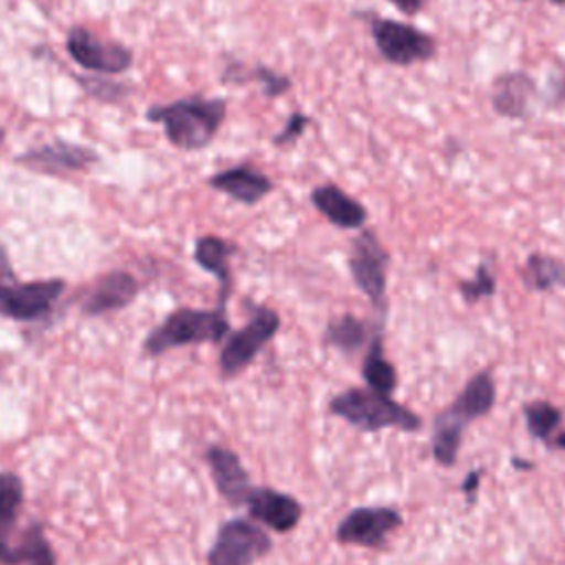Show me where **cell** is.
<instances>
[{
	"label": "cell",
	"instance_id": "5b68a950",
	"mask_svg": "<svg viewBox=\"0 0 565 565\" xmlns=\"http://www.w3.org/2000/svg\"><path fill=\"white\" fill-rule=\"evenodd\" d=\"M280 316L269 307H256L252 318L234 333L225 338L218 355V366L223 377L238 375L252 360L263 351V347L278 333Z\"/></svg>",
	"mask_w": 565,
	"mask_h": 565
},
{
	"label": "cell",
	"instance_id": "9c48e42d",
	"mask_svg": "<svg viewBox=\"0 0 565 565\" xmlns=\"http://www.w3.org/2000/svg\"><path fill=\"white\" fill-rule=\"evenodd\" d=\"M64 287L66 282L60 278L31 282L0 280V316L22 322L38 320L51 311L53 302L62 296Z\"/></svg>",
	"mask_w": 565,
	"mask_h": 565
},
{
	"label": "cell",
	"instance_id": "603a6c76",
	"mask_svg": "<svg viewBox=\"0 0 565 565\" xmlns=\"http://www.w3.org/2000/svg\"><path fill=\"white\" fill-rule=\"evenodd\" d=\"M324 342L342 353H355L366 342V324L351 313L338 316L327 324Z\"/></svg>",
	"mask_w": 565,
	"mask_h": 565
},
{
	"label": "cell",
	"instance_id": "e0dca14e",
	"mask_svg": "<svg viewBox=\"0 0 565 565\" xmlns=\"http://www.w3.org/2000/svg\"><path fill=\"white\" fill-rule=\"evenodd\" d=\"M207 183L210 188L227 194L243 205H254L274 190V181L267 174L254 170L252 166H234L221 170L212 174Z\"/></svg>",
	"mask_w": 565,
	"mask_h": 565
},
{
	"label": "cell",
	"instance_id": "83f0119b",
	"mask_svg": "<svg viewBox=\"0 0 565 565\" xmlns=\"http://www.w3.org/2000/svg\"><path fill=\"white\" fill-rule=\"evenodd\" d=\"M249 77H254L256 82H260L265 97H278V95L287 93L289 86H291V79H289L287 75H280V73L271 71V68H267V66H256V68L249 73Z\"/></svg>",
	"mask_w": 565,
	"mask_h": 565
},
{
	"label": "cell",
	"instance_id": "4dcf8cb0",
	"mask_svg": "<svg viewBox=\"0 0 565 565\" xmlns=\"http://www.w3.org/2000/svg\"><path fill=\"white\" fill-rule=\"evenodd\" d=\"M479 481H481V477H479V470H472V472L466 477V481L461 483V490H463V494H475V492H477V488H479Z\"/></svg>",
	"mask_w": 565,
	"mask_h": 565
},
{
	"label": "cell",
	"instance_id": "7a4b0ae2",
	"mask_svg": "<svg viewBox=\"0 0 565 565\" xmlns=\"http://www.w3.org/2000/svg\"><path fill=\"white\" fill-rule=\"evenodd\" d=\"M227 104L218 97H183L172 104L152 106L146 117L161 121L168 141L181 150H201L218 132L225 121Z\"/></svg>",
	"mask_w": 565,
	"mask_h": 565
},
{
	"label": "cell",
	"instance_id": "8fae6325",
	"mask_svg": "<svg viewBox=\"0 0 565 565\" xmlns=\"http://www.w3.org/2000/svg\"><path fill=\"white\" fill-rule=\"evenodd\" d=\"M68 55L88 71L119 75L130 68L132 51L119 42L102 40L84 26H73L66 35Z\"/></svg>",
	"mask_w": 565,
	"mask_h": 565
},
{
	"label": "cell",
	"instance_id": "52a82bcc",
	"mask_svg": "<svg viewBox=\"0 0 565 565\" xmlns=\"http://www.w3.org/2000/svg\"><path fill=\"white\" fill-rule=\"evenodd\" d=\"M371 35L382 57L397 66L424 62L435 55V40L417 26L399 20H373Z\"/></svg>",
	"mask_w": 565,
	"mask_h": 565
},
{
	"label": "cell",
	"instance_id": "484cf974",
	"mask_svg": "<svg viewBox=\"0 0 565 565\" xmlns=\"http://www.w3.org/2000/svg\"><path fill=\"white\" fill-rule=\"evenodd\" d=\"M494 287H497L494 276L490 274V269H488L486 265H479L472 278L459 282L461 298H463L466 302H470V305L477 302V300H481V298H490V296L494 294Z\"/></svg>",
	"mask_w": 565,
	"mask_h": 565
},
{
	"label": "cell",
	"instance_id": "d6986e66",
	"mask_svg": "<svg viewBox=\"0 0 565 565\" xmlns=\"http://www.w3.org/2000/svg\"><path fill=\"white\" fill-rule=\"evenodd\" d=\"M24 499L22 479L15 472H0V563L11 565V534Z\"/></svg>",
	"mask_w": 565,
	"mask_h": 565
},
{
	"label": "cell",
	"instance_id": "9a60e30c",
	"mask_svg": "<svg viewBox=\"0 0 565 565\" xmlns=\"http://www.w3.org/2000/svg\"><path fill=\"white\" fill-rule=\"evenodd\" d=\"M139 294V282L132 274L128 271H110L104 274L95 287L90 289V294L86 296L82 311L86 316H102L108 311H117L128 307Z\"/></svg>",
	"mask_w": 565,
	"mask_h": 565
},
{
	"label": "cell",
	"instance_id": "4fadbf2b",
	"mask_svg": "<svg viewBox=\"0 0 565 565\" xmlns=\"http://www.w3.org/2000/svg\"><path fill=\"white\" fill-rule=\"evenodd\" d=\"M18 163L29 166L31 170H44V172H77L86 170L90 163L99 161L97 152L88 146L71 143L55 139L51 143L29 148L20 157H15Z\"/></svg>",
	"mask_w": 565,
	"mask_h": 565
},
{
	"label": "cell",
	"instance_id": "7402d4cb",
	"mask_svg": "<svg viewBox=\"0 0 565 565\" xmlns=\"http://www.w3.org/2000/svg\"><path fill=\"white\" fill-rule=\"evenodd\" d=\"M521 278L534 291H550L565 285V263L550 254L534 252L527 256Z\"/></svg>",
	"mask_w": 565,
	"mask_h": 565
},
{
	"label": "cell",
	"instance_id": "30bf717a",
	"mask_svg": "<svg viewBox=\"0 0 565 565\" xmlns=\"http://www.w3.org/2000/svg\"><path fill=\"white\" fill-rule=\"evenodd\" d=\"M402 527V514L384 505H362L344 514L335 527V541L342 545L382 547L386 539Z\"/></svg>",
	"mask_w": 565,
	"mask_h": 565
},
{
	"label": "cell",
	"instance_id": "1f68e13d",
	"mask_svg": "<svg viewBox=\"0 0 565 565\" xmlns=\"http://www.w3.org/2000/svg\"><path fill=\"white\" fill-rule=\"evenodd\" d=\"M0 274L13 278V267H11V263H9V256H7V249H4L2 243H0Z\"/></svg>",
	"mask_w": 565,
	"mask_h": 565
},
{
	"label": "cell",
	"instance_id": "ffe728a7",
	"mask_svg": "<svg viewBox=\"0 0 565 565\" xmlns=\"http://www.w3.org/2000/svg\"><path fill=\"white\" fill-rule=\"evenodd\" d=\"M234 252V245H230L225 238L207 234L196 238L194 243V260L199 263V267H203L205 271L214 274L218 285H221V305L225 307L227 294H230V256Z\"/></svg>",
	"mask_w": 565,
	"mask_h": 565
},
{
	"label": "cell",
	"instance_id": "836d02e7",
	"mask_svg": "<svg viewBox=\"0 0 565 565\" xmlns=\"http://www.w3.org/2000/svg\"><path fill=\"white\" fill-rule=\"evenodd\" d=\"M2 137H4V132H2V128H0V141H2Z\"/></svg>",
	"mask_w": 565,
	"mask_h": 565
},
{
	"label": "cell",
	"instance_id": "5bb4252c",
	"mask_svg": "<svg viewBox=\"0 0 565 565\" xmlns=\"http://www.w3.org/2000/svg\"><path fill=\"white\" fill-rule=\"evenodd\" d=\"M205 461H207V468L212 472L218 494L230 505H245L254 486H252L249 475L243 468L238 455L225 446H210L205 450Z\"/></svg>",
	"mask_w": 565,
	"mask_h": 565
},
{
	"label": "cell",
	"instance_id": "44dd1931",
	"mask_svg": "<svg viewBox=\"0 0 565 565\" xmlns=\"http://www.w3.org/2000/svg\"><path fill=\"white\" fill-rule=\"evenodd\" d=\"M362 377L369 388L384 393V395H393V391L397 386V373H395V366L384 358V347H382L380 333H375L371 338V344L364 353Z\"/></svg>",
	"mask_w": 565,
	"mask_h": 565
},
{
	"label": "cell",
	"instance_id": "ac0fdd59",
	"mask_svg": "<svg viewBox=\"0 0 565 565\" xmlns=\"http://www.w3.org/2000/svg\"><path fill=\"white\" fill-rule=\"evenodd\" d=\"M534 93H536L534 79L527 73L514 71V73H503L494 79L490 102L501 117L521 119L527 115Z\"/></svg>",
	"mask_w": 565,
	"mask_h": 565
},
{
	"label": "cell",
	"instance_id": "d4e9b609",
	"mask_svg": "<svg viewBox=\"0 0 565 565\" xmlns=\"http://www.w3.org/2000/svg\"><path fill=\"white\" fill-rule=\"evenodd\" d=\"M13 565H55V554L40 525L33 523L20 534L13 547Z\"/></svg>",
	"mask_w": 565,
	"mask_h": 565
},
{
	"label": "cell",
	"instance_id": "2e32d148",
	"mask_svg": "<svg viewBox=\"0 0 565 565\" xmlns=\"http://www.w3.org/2000/svg\"><path fill=\"white\" fill-rule=\"evenodd\" d=\"M313 207L340 230H360L369 216L366 207L335 183H320L311 190Z\"/></svg>",
	"mask_w": 565,
	"mask_h": 565
},
{
	"label": "cell",
	"instance_id": "cb8c5ba5",
	"mask_svg": "<svg viewBox=\"0 0 565 565\" xmlns=\"http://www.w3.org/2000/svg\"><path fill=\"white\" fill-rule=\"evenodd\" d=\"M523 419H525V428L527 433L545 444H554V433H558L561 428V419L563 413L558 411V406L545 402V399H536V402H527L523 406Z\"/></svg>",
	"mask_w": 565,
	"mask_h": 565
},
{
	"label": "cell",
	"instance_id": "277c9868",
	"mask_svg": "<svg viewBox=\"0 0 565 565\" xmlns=\"http://www.w3.org/2000/svg\"><path fill=\"white\" fill-rule=\"evenodd\" d=\"M230 335V320L225 307L216 309H174L161 324H157L146 342L143 351L148 355H161L170 349L201 342H221Z\"/></svg>",
	"mask_w": 565,
	"mask_h": 565
},
{
	"label": "cell",
	"instance_id": "7c38bea8",
	"mask_svg": "<svg viewBox=\"0 0 565 565\" xmlns=\"http://www.w3.org/2000/svg\"><path fill=\"white\" fill-rule=\"evenodd\" d=\"M245 508L256 523L278 534L291 532L302 516V505L298 499L274 488H252Z\"/></svg>",
	"mask_w": 565,
	"mask_h": 565
},
{
	"label": "cell",
	"instance_id": "f546056e",
	"mask_svg": "<svg viewBox=\"0 0 565 565\" xmlns=\"http://www.w3.org/2000/svg\"><path fill=\"white\" fill-rule=\"evenodd\" d=\"M388 2H393L406 15H415L426 4V0H388Z\"/></svg>",
	"mask_w": 565,
	"mask_h": 565
},
{
	"label": "cell",
	"instance_id": "d6a6232c",
	"mask_svg": "<svg viewBox=\"0 0 565 565\" xmlns=\"http://www.w3.org/2000/svg\"><path fill=\"white\" fill-rule=\"evenodd\" d=\"M547 2H552V4H556V7H565V0H547Z\"/></svg>",
	"mask_w": 565,
	"mask_h": 565
},
{
	"label": "cell",
	"instance_id": "3957f363",
	"mask_svg": "<svg viewBox=\"0 0 565 565\" xmlns=\"http://www.w3.org/2000/svg\"><path fill=\"white\" fill-rule=\"evenodd\" d=\"M329 413L344 419L362 433L375 430H404L415 433L422 428V417L408 406L395 402L391 395L373 388H347L331 397Z\"/></svg>",
	"mask_w": 565,
	"mask_h": 565
},
{
	"label": "cell",
	"instance_id": "8992f818",
	"mask_svg": "<svg viewBox=\"0 0 565 565\" xmlns=\"http://www.w3.org/2000/svg\"><path fill=\"white\" fill-rule=\"evenodd\" d=\"M271 552L269 534L247 519L225 521L207 552V565H254Z\"/></svg>",
	"mask_w": 565,
	"mask_h": 565
},
{
	"label": "cell",
	"instance_id": "4316f807",
	"mask_svg": "<svg viewBox=\"0 0 565 565\" xmlns=\"http://www.w3.org/2000/svg\"><path fill=\"white\" fill-rule=\"evenodd\" d=\"M77 82L84 86L86 93H90L95 99H104V102H117L128 93V88L124 84H117V82L104 79V77H77Z\"/></svg>",
	"mask_w": 565,
	"mask_h": 565
},
{
	"label": "cell",
	"instance_id": "f1b7e54d",
	"mask_svg": "<svg viewBox=\"0 0 565 565\" xmlns=\"http://www.w3.org/2000/svg\"><path fill=\"white\" fill-rule=\"evenodd\" d=\"M311 124V119H309V115H305V113H300V110H294L289 117H287V121H285V126H282V130L271 139L274 141V146H278V148H282V146H291L302 132H305V128Z\"/></svg>",
	"mask_w": 565,
	"mask_h": 565
},
{
	"label": "cell",
	"instance_id": "6da1fadb",
	"mask_svg": "<svg viewBox=\"0 0 565 565\" xmlns=\"http://www.w3.org/2000/svg\"><path fill=\"white\" fill-rule=\"evenodd\" d=\"M497 399V386L490 371L475 373L455 397L433 422V457L439 466H455L463 430L470 422L488 415Z\"/></svg>",
	"mask_w": 565,
	"mask_h": 565
},
{
	"label": "cell",
	"instance_id": "ba28073f",
	"mask_svg": "<svg viewBox=\"0 0 565 565\" xmlns=\"http://www.w3.org/2000/svg\"><path fill=\"white\" fill-rule=\"evenodd\" d=\"M386 267L388 254L375 232L362 230L353 243L349 254V271L355 287L373 302L382 305L386 294Z\"/></svg>",
	"mask_w": 565,
	"mask_h": 565
}]
</instances>
